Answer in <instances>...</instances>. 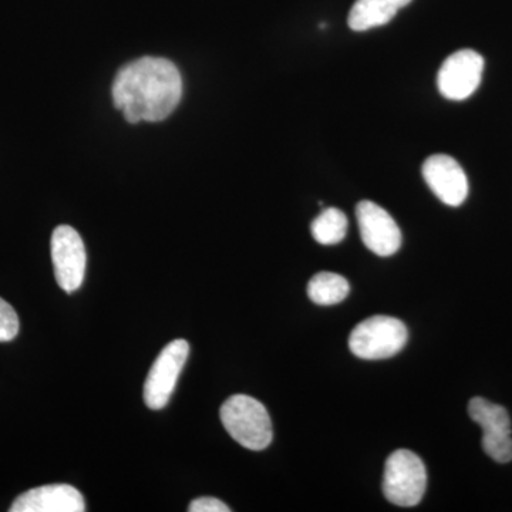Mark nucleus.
<instances>
[{"label":"nucleus","mask_w":512,"mask_h":512,"mask_svg":"<svg viewBox=\"0 0 512 512\" xmlns=\"http://www.w3.org/2000/svg\"><path fill=\"white\" fill-rule=\"evenodd\" d=\"M111 92L128 123H157L177 109L183 97V80L170 60L141 57L120 69Z\"/></svg>","instance_id":"f257e3e1"},{"label":"nucleus","mask_w":512,"mask_h":512,"mask_svg":"<svg viewBox=\"0 0 512 512\" xmlns=\"http://www.w3.org/2000/svg\"><path fill=\"white\" fill-rule=\"evenodd\" d=\"M221 421L225 430L248 450H265L271 444L274 431L268 410L254 397L235 394L221 407Z\"/></svg>","instance_id":"f03ea898"},{"label":"nucleus","mask_w":512,"mask_h":512,"mask_svg":"<svg viewBox=\"0 0 512 512\" xmlns=\"http://www.w3.org/2000/svg\"><path fill=\"white\" fill-rule=\"evenodd\" d=\"M409 339L406 325L392 316L377 315L359 323L350 333L353 355L366 360L389 359L402 352Z\"/></svg>","instance_id":"7ed1b4c3"},{"label":"nucleus","mask_w":512,"mask_h":512,"mask_svg":"<svg viewBox=\"0 0 512 512\" xmlns=\"http://www.w3.org/2000/svg\"><path fill=\"white\" fill-rule=\"evenodd\" d=\"M427 487V471L413 451H394L384 466L383 494L399 507H414L423 500Z\"/></svg>","instance_id":"20e7f679"},{"label":"nucleus","mask_w":512,"mask_h":512,"mask_svg":"<svg viewBox=\"0 0 512 512\" xmlns=\"http://www.w3.org/2000/svg\"><path fill=\"white\" fill-rule=\"evenodd\" d=\"M188 355L190 345L183 339L174 340L158 355L144 384V402L150 409H163L170 402Z\"/></svg>","instance_id":"39448f33"},{"label":"nucleus","mask_w":512,"mask_h":512,"mask_svg":"<svg viewBox=\"0 0 512 512\" xmlns=\"http://www.w3.org/2000/svg\"><path fill=\"white\" fill-rule=\"evenodd\" d=\"M52 261L57 284L66 292L82 286L86 275L87 255L79 232L69 225H60L52 235Z\"/></svg>","instance_id":"423d86ee"},{"label":"nucleus","mask_w":512,"mask_h":512,"mask_svg":"<svg viewBox=\"0 0 512 512\" xmlns=\"http://www.w3.org/2000/svg\"><path fill=\"white\" fill-rule=\"evenodd\" d=\"M484 59L476 50L463 49L444 60L437 76L441 96L461 101L471 96L481 83Z\"/></svg>","instance_id":"0eeeda50"},{"label":"nucleus","mask_w":512,"mask_h":512,"mask_svg":"<svg viewBox=\"0 0 512 512\" xmlns=\"http://www.w3.org/2000/svg\"><path fill=\"white\" fill-rule=\"evenodd\" d=\"M360 237L373 254L392 256L402 247V232L392 215L372 201H362L356 207Z\"/></svg>","instance_id":"6e6552de"},{"label":"nucleus","mask_w":512,"mask_h":512,"mask_svg":"<svg viewBox=\"0 0 512 512\" xmlns=\"http://www.w3.org/2000/svg\"><path fill=\"white\" fill-rule=\"evenodd\" d=\"M421 171L430 190L448 207H460L466 201L467 175L453 157L434 154L424 161Z\"/></svg>","instance_id":"1a4fd4ad"},{"label":"nucleus","mask_w":512,"mask_h":512,"mask_svg":"<svg viewBox=\"0 0 512 512\" xmlns=\"http://www.w3.org/2000/svg\"><path fill=\"white\" fill-rule=\"evenodd\" d=\"M83 495L67 484H50L33 488L16 498L10 512H83Z\"/></svg>","instance_id":"9d476101"},{"label":"nucleus","mask_w":512,"mask_h":512,"mask_svg":"<svg viewBox=\"0 0 512 512\" xmlns=\"http://www.w3.org/2000/svg\"><path fill=\"white\" fill-rule=\"evenodd\" d=\"M412 0H356L349 13V28L355 32L386 25Z\"/></svg>","instance_id":"9b49d317"},{"label":"nucleus","mask_w":512,"mask_h":512,"mask_svg":"<svg viewBox=\"0 0 512 512\" xmlns=\"http://www.w3.org/2000/svg\"><path fill=\"white\" fill-rule=\"evenodd\" d=\"M468 414L483 429V436H512L510 414L500 404L474 397L468 403Z\"/></svg>","instance_id":"f8f14e48"},{"label":"nucleus","mask_w":512,"mask_h":512,"mask_svg":"<svg viewBox=\"0 0 512 512\" xmlns=\"http://www.w3.org/2000/svg\"><path fill=\"white\" fill-rule=\"evenodd\" d=\"M350 292L349 282L332 272H320L308 285V296L316 305L329 306L345 301Z\"/></svg>","instance_id":"ddd939ff"},{"label":"nucleus","mask_w":512,"mask_h":512,"mask_svg":"<svg viewBox=\"0 0 512 512\" xmlns=\"http://www.w3.org/2000/svg\"><path fill=\"white\" fill-rule=\"evenodd\" d=\"M311 231L313 238L319 244H339L348 232V218L338 208H326L313 220Z\"/></svg>","instance_id":"4468645a"},{"label":"nucleus","mask_w":512,"mask_h":512,"mask_svg":"<svg viewBox=\"0 0 512 512\" xmlns=\"http://www.w3.org/2000/svg\"><path fill=\"white\" fill-rule=\"evenodd\" d=\"M485 454L497 463L512 461V436L485 437L481 440Z\"/></svg>","instance_id":"2eb2a0df"},{"label":"nucleus","mask_w":512,"mask_h":512,"mask_svg":"<svg viewBox=\"0 0 512 512\" xmlns=\"http://www.w3.org/2000/svg\"><path fill=\"white\" fill-rule=\"evenodd\" d=\"M19 333V318L15 309L0 298V342H9Z\"/></svg>","instance_id":"dca6fc26"},{"label":"nucleus","mask_w":512,"mask_h":512,"mask_svg":"<svg viewBox=\"0 0 512 512\" xmlns=\"http://www.w3.org/2000/svg\"><path fill=\"white\" fill-rule=\"evenodd\" d=\"M188 511L190 512H229L231 508L228 507L227 504L222 503L221 500L214 497H201L197 498V500L192 501L190 507H188Z\"/></svg>","instance_id":"f3484780"}]
</instances>
